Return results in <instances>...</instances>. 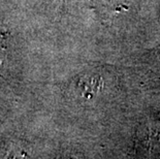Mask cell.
<instances>
[{
  "label": "cell",
  "mask_w": 160,
  "mask_h": 159,
  "mask_svg": "<svg viewBox=\"0 0 160 159\" xmlns=\"http://www.w3.org/2000/svg\"><path fill=\"white\" fill-rule=\"evenodd\" d=\"M95 12L102 21H112L129 8L128 0H92Z\"/></svg>",
  "instance_id": "cell-1"
},
{
  "label": "cell",
  "mask_w": 160,
  "mask_h": 159,
  "mask_svg": "<svg viewBox=\"0 0 160 159\" xmlns=\"http://www.w3.org/2000/svg\"><path fill=\"white\" fill-rule=\"evenodd\" d=\"M78 87L84 96L95 95L101 88V79L98 76H85L79 81Z\"/></svg>",
  "instance_id": "cell-2"
}]
</instances>
